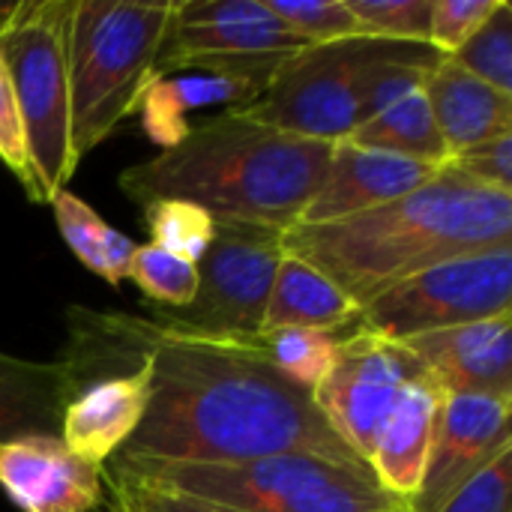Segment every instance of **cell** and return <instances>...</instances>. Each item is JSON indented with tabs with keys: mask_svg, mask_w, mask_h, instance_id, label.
<instances>
[{
	"mask_svg": "<svg viewBox=\"0 0 512 512\" xmlns=\"http://www.w3.org/2000/svg\"><path fill=\"white\" fill-rule=\"evenodd\" d=\"M57 357L75 387L150 369V405L120 459L228 465L285 453L360 462L327 426L312 393L291 384L255 339L192 330L165 312L66 309ZM366 465V462H363Z\"/></svg>",
	"mask_w": 512,
	"mask_h": 512,
	"instance_id": "obj_1",
	"label": "cell"
},
{
	"mask_svg": "<svg viewBox=\"0 0 512 512\" xmlns=\"http://www.w3.org/2000/svg\"><path fill=\"white\" fill-rule=\"evenodd\" d=\"M510 243L512 195L450 168L384 207L282 231V252L324 273L360 309L426 267Z\"/></svg>",
	"mask_w": 512,
	"mask_h": 512,
	"instance_id": "obj_2",
	"label": "cell"
},
{
	"mask_svg": "<svg viewBox=\"0 0 512 512\" xmlns=\"http://www.w3.org/2000/svg\"><path fill=\"white\" fill-rule=\"evenodd\" d=\"M333 144L300 138L276 126L225 111L192 126L189 135L156 156L129 165L120 189L135 204L177 198L213 219L291 228L312 204Z\"/></svg>",
	"mask_w": 512,
	"mask_h": 512,
	"instance_id": "obj_3",
	"label": "cell"
},
{
	"mask_svg": "<svg viewBox=\"0 0 512 512\" xmlns=\"http://www.w3.org/2000/svg\"><path fill=\"white\" fill-rule=\"evenodd\" d=\"M111 468L231 512H414L387 495L363 462H336L312 453L264 456L228 465L120 459Z\"/></svg>",
	"mask_w": 512,
	"mask_h": 512,
	"instance_id": "obj_4",
	"label": "cell"
},
{
	"mask_svg": "<svg viewBox=\"0 0 512 512\" xmlns=\"http://www.w3.org/2000/svg\"><path fill=\"white\" fill-rule=\"evenodd\" d=\"M177 3L75 0L69 15V138L72 159L99 147L153 78Z\"/></svg>",
	"mask_w": 512,
	"mask_h": 512,
	"instance_id": "obj_5",
	"label": "cell"
},
{
	"mask_svg": "<svg viewBox=\"0 0 512 512\" xmlns=\"http://www.w3.org/2000/svg\"><path fill=\"white\" fill-rule=\"evenodd\" d=\"M426 57L444 54L429 42H396L366 33L306 45L282 63L270 87L252 105L237 111L282 132L336 144L357 129L366 93L384 66Z\"/></svg>",
	"mask_w": 512,
	"mask_h": 512,
	"instance_id": "obj_6",
	"label": "cell"
},
{
	"mask_svg": "<svg viewBox=\"0 0 512 512\" xmlns=\"http://www.w3.org/2000/svg\"><path fill=\"white\" fill-rule=\"evenodd\" d=\"M75 0L18 3L0 30V57L18 99L33 201L45 204L75 174L69 138V15Z\"/></svg>",
	"mask_w": 512,
	"mask_h": 512,
	"instance_id": "obj_7",
	"label": "cell"
},
{
	"mask_svg": "<svg viewBox=\"0 0 512 512\" xmlns=\"http://www.w3.org/2000/svg\"><path fill=\"white\" fill-rule=\"evenodd\" d=\"M512 243L426 267L360 309V327L405 342L414 336L510 315Z\"/></svg>",
	"mask_w": 512,
	"mask_h": 512,
	"instance_id": "obj_8",
	"label": "cell"
},
{
	"mask_svg": "<svg viewBox=\"0 0 512 512\" xmlns=\"http://www.w3.org/2000/svg\"><path fill=\"white\" fill-rule=\"evenodd\" d=\"M282 258L279 228L216 219V237L198 261L195 300L186 309L165 315L210 336L255 339Z\"/></svg>",
	"mask_w": 512,
	"mask_h": 512,
	"instance_id": "obj_9",
	"label": "cell"
},
{
	"mask_svg": "<svg viewBox=\"0 0 512 512\" xmlns=\"http://www.w3.org/2000/svg\"><path fill=\"white\" fill-rule=\"evenodd\" d=\"M417 378L426 372L405 342L357 324L339 336L333 369L312 390V399L336 438L366 462L381 426Z\"/></svg>",
	"mask_w": 512,
	"mask_h": 512,
	"instance_id": "obj_10",
	"label": "cell"
},
{
	"mask_svg": "<svg viewBox=\"0 0 512 512\" xmlns=\"http://www.w3.org/2000/svg\"><path fill=\"white\" fill-rule=\"evenodd\" d=\"M291 54H252V57H201L153 72L138 96L144 135L159 150L177 147L189 135V111L225 105L237 111L252 105L276 78Z\"/></svg>",
	"mask_w": 512,
	"mask_h": 512,
	"instance_id": "obj_11",
	"label": "cell"
},
{
	"mask_svg": "<svg viewBox=\"0 0 512 512\" xmlns=\"http://www.w3.org/2000/svg\"><path fill=\"white\" fill-rule=\"evenodd\" d=\"M510 414V399L444 393L429 465L420 492L411 498V510L438 512L459 486H465L501 450L512 447Z\"/></svg>",
	"mask_w": 512,
	"mask_h": 512,
	"instance_id": "obj_12",
	"label": "cell"
},
{
	"mask_svg": "<svg viewBox=\"0 0 512 512\" xmlns=\"http://www.w3.org/2000/svg\"><path fill=\"white\" fill-rule=\"evenodd\" d=\"M300 48L306 45L264 0H189L177 3L153 72L201 57L297 54Z\"/></svg>",
	"mask_w": 512,
	"mask_h": 512,
	"instance_id": "obj_13",
	"label": "cell"
},
{
	"mask_svg": "<svg viewBox=\"0 0 512 512\" xmlns=\"http://www.w3.org/2000/svg\"><path fill=\"white\" fill-rule=\"evenodd\" d=\"M441 60L444 57H426L384 66L366 93L357 129L345 141L444 168L447 147L426 99V75Z\"/></svg>",
	"mask_w": 512,
	"mask_h": 512,
	"instance_id": "obj_14",
	"label": "cell"
},
{
	"mask_svg": "<svg viewBox=\"0 0 512 512\" xmlns=\"http://www.w3.org/2000/svg\"><path fill=\"white\" fill-rule=\"evenodd\" d=\"M105 468L78 459L60 435L0 441V489L21 512H93Z\"/></svg>",
	"mask_w": 512,
	"mask_h": 512,
	"instance_id": "obj_15",
	"label": "cell"
},
{
	"mask_svg": "<svg viewBox=\"0 0 512 512\" xmlns=\"http://www.w3.org/2000/svg\"><path fill=\"white\" fill-rule=\"evenodd\" d=\"M441 168L417 159H405L384 150L336 141L327 174L297 225L339 222L375 207H384L420 186H426Z\"/></svg>",
	"mask_w": 512,
	"mask_h": 512,
	"instance_id": "obj_16",
	"label": "cell"
},
{
	"mask_svg": "<svg viewBox=\"0 0 512 512\" xmlns=\"http://www.w3.org/2000/svg\"><path fill=\"white\" fill-rule=\"evenodd\" d=\"M441 393H477L512 402V312L405 339Z\"/></svg>",
	"mask_w": 512,
	"mask_h": 512,
	"instance_id": "obj_17",
	"label": "cell"
},
{
	"mask_svg": "<svg viewBox=\"0 0 512 512\" xmlns=\"http://www.w3.org/2000/svg\"><path fill=\"white\" fill-rule=\"evenodd\" d=\"M150 405V369L138 363L129 372L84 384L66 405L60 441L84 462L105 468L135 435Z\"/></svg>",
	"mask_w": 512,
	"mask_h": 512,
	"instance_id": "obj_18",
	"label": "cell"
},
{
	"mask_svg": "<svg viewBox=\"0 0 512 512\" xmlns=\"http://www.w3.org/2000/svg\"><path fill=\"white\" fill-rule=\"evenodd\" d=\"M441 402H444L441 387L429 375L417 378L402 393L399 405L381 426L366 456V465L387 495L411 504V498L420 492L429 453H432Z\"/></svg>",
	"mask_w": 512,
	"mask_h": 512,
	"instance_id": "obj_19",
	"label": "cell"
},
{
	"mask_svg": "<svg viewBox=\"0 0 512 512\" xmlns=\"http://www.w3.org/2000/svg\"><path fill=\"white\" fill-rule=\"evenodd\" d=\"M426 99L447 147V159L512 132V96L444 57L426 75Z\"/></svg>",
	"mask_w": 512,
	"mask_h": 512,
	"instance_id": "obj_20",
	"label": "cell"
},
{
	"mask_svg": "<svg viewBox=\"0 0 512 512\" xmlns=\"http://www.w3.org/2000/svg\"><path fill=\"white\" fill-rule=\"evenodd\" d=\"M78 393L60 360H21L0 351V441L60 435L69 399Z\"/></svg>",
	"mask_w": 512,
	"mask_h": 512,
	"instance_id": "obj_21",
	"label": "cell"
},
{
	"mask_svg": "<svg viewBox=\"0 0 512 512\" xmlns=\"http://www.w3.org/2000/svg\"><path fill=\"white\" fill-rule=\"evenodd\" d=\"M357 324H360V306L339 285H333L324 273H318L300 258L291 255L282 258L264 309L261 333L279 327L345 333Z\"/></svg>",
	"mask_w": 512,
	"mask_h": 512,
	"instance_id": "obj_22",
	"label": "cell"
},
{
	"mask_svg": "<svg viewBox=\"0 0 512 512\" xmlns=\"http://www.w3.org/2000/svg\"><path fill=\"white\" fill-rule=\"evenodd\" d=\"M51 207H54L57 231L63 243L72 249V255L90 273H96L111 288H117L129 276V264L138 249L135 240L111 228L108 222H102V216L69 189H60L51 198Z\"/></svg>",
	"mask_w": 512,
	"mask_h": 512,
	"instance_id": "obj_23",
	"label": "cell"
},
{
	"mask_svg": "<svg viewBox=\"0 0 512 512\" xmlns=\"http://www.w3.org/2000/svg\"><path fill=\"white\" fill-rule=\"evenodd\" d=\"M342 333L306 330V327H279L258 333V345L270 357V363L300 390L312 393L327 372L333 369L336 348Z\"/></svg>",
	"mask_w": 512,
	"mask_h": 512,
	"instance_id": "obj_24",
	"label": "cell"
},
{
	"mask_svg": "<svg viewBox=\"0 0 512 512\" xmlns=\"http://www.w3.org/2000/svg\"><path fill=\"white\" fill-rule=\"evenodd\" d=\"M144 228L153 246L192 264L207 255L216 237V219L198 204L177 198H159L144 204Z\"/></svg>",
	"mask_w": 512,
	"mask_h": 512,
	"instance_id": "obj_25",
	"label": "cell"
},
{
	"mask_svg": "<svg viewBox=\"0 0 512 512\" xmlns=\"http://www.w3.org/2000/svg\"><path fill=\"white\" fill-rule=\"evenodd\" d=\"M126 279H132L147 300L171 306L174 312L186 309L198 294V264L183 261L153 243L135 249Z\"/></svg>",
	"mask_w": 512,
	"mask_h": 512,
	"instance_id": "obj_26",
	"label": "cell"
},
{
	"mask_svg": "<svg viewBox=\"0 0 512 512\" xmlns=\"http://www.w3.org/2000/svg\"><path fill=\"white\" fill-rule=\"evenodd\" d=\"M453 60L486 84L512 96V3L498 0L480 30L453 54Z\"/></svg>",
	"mask_w": 512,
	"mask_h": 512,
	"instance_id": "obj_27",
	"label": "cell"
},
{
	"mask_svg": "<svg viewBox=\"0 0 512 512\" xmlns=\"http://www.w3.org/2000/svg\"><path fill=\"white\" fill-rule=\"evenodd\" d=\"M264 3L303 45H324V42L360 36V24L345 0H264Z\"/></svg>",
	"mask_w": 512,
	"mask_h": 512,
	"instance_id": "obj_28",
	"label": "cell"
},
{
	"mask_svg": "<svg viewBox=\"0 0 512 512\" xmlns=\"http://www.w3.org/2000/svg\"><path fill=\"white\" fill-rule=\"evenodd\" d=\"M360 33L396 42H429L432 0H345Z\"/></svg>",
	"mask_w": 512,
	"mask_h": 512,
	"instance_id": "obj_29",
	"label": "cell"
},
{
	"mask_svg": "<svg viewBox=\"0 0 512 512\" xmlns=\"http://www.w3.org/2000/svg\"><path fill=\"white\" fill-rule=\"evenodd\" d=\"M102 486L108 489V512H225L204 501L135 480L111 465H105Z\"/></svg>",
	"mask_w": 512,
	"mask_h": 512,
	"instance_id": "obj_30",
	"label": "cell"
},
{
	"mask_svg": "<svg viewBox=\"0 0 512 512\" xmlns=\"http://www.w3.org/2000/svg\"><path fill=\"white\" fill-rule=\"evenodd\" d=\"M512 447L501 450L465 486H459L438 512H510Z\"/></svg>",
	"mask_w": 512,
	"mask_h": 512,
	"instance_id": "obj_31",
	"label": "cell"
},
{
	"mask_svg": "<svg viewBox=\"0 0 512 512\" xmlns=\"http://www.w3.org/2000/svg\"><path fill=\"white\" fill-rule=\"evenodd\" d=\"M498 0H432L429 45L444 57H453L495 12Z\"/></svg>",
	"mask_w": 512,
	"mask_h": 512,
	"instance_id": "obj_32",
	"label": "cell"
},
{
	"mask_svg": "<svg viewBox=\"0 0 512 512\" xmlns=\"http://www.w3.org/2000/svg\"><path fill=\"white\" fill-rule=\"evenodd\" d=\"M444 168H450L480 186L512 195V132L489 138L483 144H474V147L450 156Z\"/></svg>",
	"mask_w": 512,
	"mask_h": 512,
	"instance_id": "obj_33",
	"label": "cell"
},
{
	"mask_svg": "<svg viewBox=\"0 0 512 512\" xmlns=\"http://www.w3.org/2000/svg\"><path fill=\"white\" fill-rule=\"evenodd\" d=\"M0 162L18 177L27 198L33 201V177H30V162H27L24 123H21L18 99H15L12 78H9L3 57H0Z\"/></svg>",
	"mask_w": 512,
	"mask_h": 512,
	"instance_id": "obj_34",
	"label": "cell"
},
{
	"mask_svg": "<svg viewBox=\"0 0 512 512\" xmlns=\"http://www.w3.org/2000/svg\"><path fill=\"white\" fill-rule=\"evenodd\" d=\"M21 3V0H18ZM18 3H0V30L12 21V15L18 12Z\"/></svg>",
	"mask_w": 512,
	"mask_h": 512,
	"instance_id": "obj_35",
	"label": "cell"
},
{
	"mask_svg": "<svg viewBox=\"0 0 512 512\" xmlns=\"http://www.w3.org/2000/svg\"><path fill=\"white\" fill-rule=\"evenodd\" d=\"M225 512H231V510H225Z\"/></svg>",
	"mask_w": 512,
	"mask_h": 512,
	"instance_id": "obj_36",
	"label": "cell"
}]
</instances>
